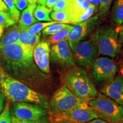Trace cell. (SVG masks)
Masks as SVG:
<instances>
[{
	"label": "cell",
	"mask_w": 123,
	"mask_h": 123,
	"mask_svg": "<svg viewBox=\"0 0 123 123\" xmlns=\"http://www.w3.org/2000/svg\"><path fill=\"white\" fill-rule=\"evenodd\" d=\"M34 49L19 42L0 49V67L10 76L26 85H37L46 75L35 64Z\"/></svg>",
	"instance_id": "cell-1"
},
{
	"label": "cell",
	"mask_w": 123,
	"mask_h": 123,
	"mask_svg": "<svg viewBox=\"0 0 123 123\" xmlns=\"http://www.w3.org/2000/svg\"><path fill=\"white\" fill-rule=\"evenodd\" d=\"M0 90L5 97L13 102L29 103L50 109L49 101L44 95L10 76L1 67Z\"/></svg>",
	"instance_id": "cell-2"
},
{
	"label": "cell",
	"mask_w": 123,
	"mask_h": 123,
	"mask_svg": "<svg viewBox=\"0 0 123 123\" xmlns=\"http://www.w3.org/2000/svg\"><path fill=\"white\" fill-rule=\"evenodd\" d=\"M64 86L78 98L88 101L98 94L96 87L85 70L74 68L68 71L63 77Z\"/></svg>",
	"instance_id": "cell-3"
},
{
	"label": "cell",
	"mask_w": 123,
	"mask_h": 123,
	"mask_svg": "<svg viewBox=\"0 0 123 123\" xmlns=\"http://www.w3.org/2000/svg\"><path fill=\"white\" fill-rule=\"evenodd\" d=\"M90 40L96 44L99 54L113 58L121 50L119 31L110 25H104L97 27L90 35Z\"/></svg>",
	"instance_id": "cell-4"
},
{
	"label": "cell",
	"mask_w": 123,
	"mask_h": 123,
	"mask_svg": "<svg viewBox=\"0 0 123 123\" xmlns=\"http://www.w3.org/2000/svg\"><path fill=\"white\" fill-rule=\"evenodd\" d=\"M88 104L104 120L109 123H123V107L116 101L99 93Z\"/></svg>",
	"instance_id": "cell-5"
},
{
	"label": "cell",
	"mask_w": 123,
	"mask_h": 123,
	"mask_svg": "<svg viewBox=\"0 0 123 123\" xmlns=\"http://www.w3.org/2000/svg\"><path fill=\"white\" fill-rule=\"evenodd\" d=\"M88 105V101L75 96L66 86H63L55 92L50 103V107L54 114Z\"/></svg>",
	"instance_id": "cell-6"
},
{
	"label": "cell",
	"mask_w": 123,
	"mask_h": 123,
	"mask_svg": "<svg viewBox=\"0 0 123 123\" xmlns=\"http://www.w3.org/2000/svg\"><path fill=\"white\" fill-rule=\"evenodd\" d=\"M118 70L113 59L108 57L97 58L92 64V79L96 84L107 83L114 78Z\"/></svg>",
	"instance_id": "cell-7"
},
{
	"label": "cell",
	"mask_w": 123,
	"mask_h": 123,
	"mask_svg": "<svg viewBox=\"0 0 123 123\" xmlns=\"http://www.w3.org/2000/svg\"><path fill=\"white\" fill-rule=\"evenodd\" d=\"M14 116L22 122L31 123L46 116L47 110L37 104L25 102H14L13 104Z\"/></svg>",
	"instance_id": "cell-8"
},
{
	"label": "cell",
	"mask_w": 123,
	"mask_h": 123,
	"mask_svg": "<svg viewBox=\"0 0 123 123\" xmlns=\"http://www.w3.org/2000/svg\"><path fill=\"white\" fill-rule=\"evenodd\" d=\"M70 47L75 62L79 67H86L92 64L99 55L96 44L91 40L81 41Z\"/></svg>",
	"instance_id": "cell-9"
},
{
	"label": "cell",
	"mask_w": 123,
	"mask_h": 123,
	"mask_svg": "<svg viewBox=\"0 0 123 123\" xmlns=\"http://www.w3.org/2000/svg\"><path fill=\"white\" fill-rule=\"evenodd\" d=\"M100 19L99 14H98L84 22L73 26L67 38L70 47L83 41L91 34L100 24Z\"/></svg>",
	"instance_id": "cell-10"
},
{
	"label": "cell",
	"mask_w": 123,
	"mask_h": 123,
	"mask_svg": "<svg viewBox=\"0 0 123 123\" xmlns=\"http://www.w3.org/2000/svg\"><path fill=\"white\" fill-rule=\"evenodd\" d=\"M50 58L53 62L63 68H69L75 65L73 52L66 39L53 44L51 48Z\"/></svg>",
	"instance_id": "cell-11"
},
{
	"label": "cell",
	"mask_w": 123,
	"mask_h": 123,
	"mask_svg": "<svg viewBox=\"0 0 123 123\" xmlns=\"http://www.w3.org/2000/svg\"><path fill=\"white\" fill-rule=\"evenodd\" d=\"M54 115L55 121H69L75 123H85L99 118V114L90 105Z\"/></svg>",
	"instance_id": "cell-12"
},
{
	"label": "cell",
	"mask_w": 123,
	"mask_h": 123,
	"mask_svg": "<svg viewBox=\"0 0 123 123\" xmlns=\"http://www.w3.org/2000/svg\"><path fill=\"white\" fill-rule=\"evenodd\" d=\"M50 44L47 41H40L33 51L34 60L38 68L44 74L50 73Z\"/></svg>",
	"instance_id": "cell-13"
},
{
	"label": "cell",
	"mask_w": 123,
	"mask_h": 123,
	"mask_svg": "<svg viewBox=\"0 0 123 123\" xmlns=\"http://www.w3.org/2000/svg\"><path fill=\"white\" fill-rule=\"evenodd\" d=\"M100 92L123 107V75L108 82L101 88Z\"/></svg>",
	"instance_id": "cell-14"
},
{
	"label": "cell",
	"mask_w": 123,
	"mask_h": 123,
	"mask_svg": "<svg viewBox=\"0 0 123 123\" xmlns=\"http://www.w3.org/2000/svg\"><path fill=\"white\" fill-rule=\"evenodd\" d=\"M21 30L19 25L16 24L10 26L0 39V49L18 42Z\"/></svg>",
	"instance_id": "cell-15"
},
{
	"label": "cell",
	"mask_w": 123,
	"mask_h": 123,
	"mask_svg": "<svg viewBox=\"0 0 123 123\" xmlns=\"http://www.w3.org/2000/svg\"><path fill=\"white\" fill-rule=\"evenodd\" d=\"M37 5H29L28 6L23 10L19 19V27L21 30H27L31 26L37 22V20L34 16V12Z\"/></svg>",
	"instance_id": "cell-16"
},
{
	"label": "cell",
	"mask_w": 123,
	"mask_h": 123,
	"mask_svg": "<svg viewBox=\"0 0 123 123\" xmlns=\"http://www.w3.org/2000/svg\"><path fill=\"white\" fill-rule=\"evenodd\" d=\"M111 9V19L117 26L123 23V0H114Z\"/></svg>",
	"instance_id": "cell-17"
},
{
	"label": "cell",
	"mask_w": 123,
	"mask_h": 123,
	"mask_svg": "<svg viewBox=\"0 0 123 123\" xmlns=\"http://www.w3.org/2000/svg\"><path fill=\"white\" fill-rule=\"evenodd\" d=\"M41 33H39L35 35H30L26 30H21L20 33L18 42L20 43L33 47H35L41 41Z\"/></svg>",
	"instance_id": "cell-18"
},
{
	"label": "cell",
	"mask_w": 123,
	"mask_h": 123,
	"mask_svg": "<svg viewBox=\"0 0 123 123\" xmlns=\"http://www.w3.org/2000/svg\"><path fill=\"white\" fill-rule=\"evenodd\" d=\"M52 10L53 9L49 8L46 5L37 6L34 12V16L37 21L50 22L52 21L50 16Z\"/></svg>",
	"instance_id": "cell-19"
},
{
	"label": "cell",
	"mask_w": 123,
	"mask_h": 123,
	"mask_svg": "<svg viewBox=\"0 0 123 123\" xmlns=\"http://www.w3.org/2000/svg\"><path fill=\"white\" fill-rule=\"evenodd\" d=\"M73 27V26L67 25V26L65 28L60 31L59 33H58L55 35H51L50 37L49 38V39L47 41L50 43V44H54L57 42H59V41H62V40H67L69 33L70 32Z\"/></svg>",
	"instance_id": "cell-20"
},
{
	"label": "cell",
	"mask_w": 123,
	"mask_h": 123,
	"mask_svg": "<svg viewBox=\"0 0 123 123\" xmlns=\"http://www.w3.org/2000/svg\"><path fill=\"white\" fill-rule=\"evenodd\" d=\"M51 19L56 22L62 23H70L72 24L73 19L70 14L66 10L64 11H54L50 14Z\"/></svg>",
	"instance_id": "cell-21"
},
{
	"label": "cell",
	"mask_w": 123,
	"mask_h": 123,
	"mask_svg": "<svg viewBox=\"0 0 123 123\" xmlns=\"http://www.w3.org/2000/svg\"><path fill=\"white\" fill-rule=\"evenodd\" d=\"M98 10H99V7L96 6L95 5L91 4L88 9L80 16H79V17L77 18V19L75 21L74 25L84 22V21L90 19V18L93 17L95 13H97Z\"/></svg>",
	"instance_id": "cell-22"
},
{
	"label": "cell",
	"mask_w": 123,
	"mask_h": 123,
	"mask_svg": "<svg viewBox=\"0 0 123 123\" xmlns=\"http://www.w3.org/2000/svg\"><path fill=\"white\" fill-rule=\"evenodd\" d=\"M8 9L9 14L12 19L17 23L20 18V12L15 6L14 0H2Z\"/></svg>",
	"instance_id": "cell-23"
},
{
	"label": "cell",
	"mask_w": 123,
	"mask_h": 123,
	"mask_svg": "<svg viewBox=\"0 0 123 123\" xmlns=\"http://www.w3.org/2000/svg\"><path fill=\"white\" fill-rule=\"evenodd\" d=\"M56 23H59L56 21H52L49 22H43V23H35L34 25L27 29V32L30 34V35H35L38 34V33H41L42 30H43L46 27L49 26L52 24H56Z\"/></svg>",
	"instance_id": "cell-24"
},
{
	"label": "cell",
	"mask_w": 123,
	"mask_h": 123,
	"mask_svg": "<svg viewBox=\"0 0 123 123\" xmlns=\"http://www.w3.org/2000/svg\"><path fill=\"white\" fill-rule=\"evenodd\" d=\"M67 25L62 23H56L52 24L49 26L46 27L42 30V34L44 36L47 35H53L59 33L60 31L67 26Z\"/></svg>",
	"instance_id": "cell-25"
},
{
	"label": "cell",
	"mask_w": 123,
	"mask_h": 123,
	"mask_svg": "<svg viewBox=\"0 0 123 123\" xmlns=\"http://www.w3.org/2000/svg\"><path fill=\"white\" fill-rule=\"evenodd\" d=\"M114 0H101L99 6V15L100 19L107 16Z\"/></svg>",
	"instance_id": "cell-26"
},
{
	"label": "cell",
	"mask_w": 123,
	"mask_h": 123,
	"mask_svg": "<svg viewBox=\"0 0 123 123\" xmlns=\"http://www.w3.org/2000/svg\"><path fill=\"white\" fill-rule=\"evenodd\" d=\"M16 24L17 23L12 19L9 13L0 11V25L2 26L4 28H7Z\"/></svg>",
	"instance_id": "cell-27"
},
{
	"label": "cell",
	"mask_w": 123,
	"mask_h": 123,
	"mask_svg": "<svg viewBox=\"0 0 123 123\" xmlns=\"http://www.w3.org/2000/svg\"><path fill=\"white\" fill-rule=\"evenodd\" d=\"M12 116L13 115L10 112V105L7 103L0 114V123H10Z\"/></svg>",
	"instance_id": "cell-28"
},
{
	"label": "cell",
	"mask_w": 123,
	"mask_h": 123,
	"mask_svg": "<svg viewBox=\"0 0 123 123\" xmlns=\"http://www.w3.org/2000/svg\"><path fill=\"white\" fill-rule=\"evenodd\" d=\"M68 0H58L56 4L53 8L54 11H64L67 10L69 7Z\"/></svg>",
	"instance_id": "cell-29"
},
{
	"label": "cell",
	"mask_w": 123,
	"mask_h": 123,
	"mask_svg": "<svg viewBox=\"0 0 123 123\" xmlns=\"http://www.w3.org/2000/svg\"><path fill=\"white\" fill-rule=\"evenodd\" d=\"M14 4L19 12L25 10L29 5L27 0H16L14 1Z\"/></svg>",
	"instance_id": "cell-30"
},
{
	"label": "cell",
	"mask_w": 123,
	"mask_h": 123,
	"mask_svg": "<svg viewBox=\"0 0 123 123\" xmlns=\"http://www.w3.org/2000/svg\"><path fill=\"white\" fill-rule=\"evenodd\" d=\"M5 97L4 95L1 92H0V114L2 112L5 107Z\"/></svg>",
	"instance_id": "cell-31"
},
{
	"label": "cell",
	"mask_w": 123,
	"mask_h": 123,
	"mask_svg": "<svg viewBox=\"0 0 123 123\" xmlns=\"http://www.w3.org/2000/svg\"><path fill=\"white\" fill-rule=\"evenodd\" d=\"M58 1V0H47L46 2V6L49 8L53 9Z\"/></svg>",
	"instance_id": "cell-32"
},
{
	"label": "cell",
	"mask_w": 123,
	"mask_h": 123,
	"mask_svg": "<svg viewBox=\"0 0 123 123\" xmlns=\"http://www.w3.org/2000/svg\"><path fill=\"white\" fill-rule=\"evenodd\" d=\"M0 11H4L9 13L7 7L5 4L3 2L2 0H0Z\"/></svg>",
	"instance_id": "cell-33"
},
{
	"label": "cell",
	"mask_w": 123,
	"mask_h": 123,
	"mask_svg": "<svg viewBox=\"0 0 123 123\" xmlns=\"http://www.w3.org/2000/svg\"><path fill=\"white\" fill-rule=\"evenodd\" d=\"M109 123L107 121H106L105 120H104L103 119H100L99 118H98V119H95L92 120L88 121L87 123Z\"/></svg>",
	"instance_id": "cell-34"
},
{
	"label": "cell",
	"mask_w": 123,
	"mask_h": 123,
	"mask_svg": "<svg viewBox=\"0 0 123 123\" xmlns=\"http://www.w3.org/2000/svg\"><path fill=\"white\" fill-rule=\"evenodd\" d=\"M121 26V29L119 30L120 32L119 33V38L120 42L123 43V23Z\"/></svg>",
	"instance_id": "cell-35"
},
{
	"label": "cell",
	"mask_w": 123,
	"mask_h": 123,
	"mask_svg": "<svg viewBox=\"0 0 123 123\" xmlns=\"http://www.w3.org/2000/svg\"><path fill=\"white\" fill-rule=\"evenodd\" d=\"M89 2H90L91 4L95 5L96 6L99 7L100 3L101 0H88Z\"/></svg>",
	"instance_id": "cell-36"
},
{
	"label": "cell",
	"mask_w": 123,
	"mask_h": 123,
	"mask_svg": "<svg viewBox=\"0 0 123 123\" xmlns=\"http://www.w3.org/2000/svg\"><path fill=\"white\" fill-rule=\"evenodd\" d=\"M10 123H22V122L21 121H20L19 120H18L17 118L15 117L14 115H13Z\"/></svg>",
	"instance_id": "cell-37"
},
{
	"label": "cell",
	"mask_w": 123,
	"mask_h": 123,
	"mask_svg": "<svg viewBox=\"0 0 123 123\" xmlns=\"http://www.w3.org/2000/svg\"><path fill=\"white\" fill-rule=\"evenodd\" d=\"M46 1L47 0H37V2L39 3V4H40V5L45 6Z\"/></svg>",
	"instance_id": "cell-38"
},
{
	"label": "cell",
	"mask_w": 123,
	"mask_h": 123,
	"mask_svg": "<svg viewBox=\"0 0 123 123\" xmlns=\"http://www.w3.org/2000/svg\"><path fill=\"white\" fill-rule=\"evenodd\" d=\"M29 5H36L37 0H27Z\"/></svg>",
	"instance_id": "cell-39"
},
{
	"label": "cell",
	"mask_w": 123,
	"mask_h": 123,
	"mask_svg": "<svg viewBox=\"0 0 123 123\" xmlns=\"http://www.w3.org/2000/svg\"><path fill=\"white\" fill-rule=\"evenodd\" d=\"M4 27L0 25V39H1V37H2L3 33H4Z\"/></svg>",
	"instance_id": "cell-40"
},
{
	"label": "cell",
	"mask_w": 123,
	"mask_h": 123,
	"mask_svg": "<svg viewBox=\"0 0 123 123\" xmlns=\"http://www.w3.org/2000/svg\"><path fill=\"white\" fill-rule=\"evenodd\" d=\"M120 73L121 75H123V57L122 59V61H121V63L120 66Z\"/></svg>",
	"instance_id": "cell-41"
},
{
	"label": "cell",
	"mask_w": 123,
	"mask_h": 123,
	"mask_svg": "<svg viewBox=\"0 0 123 123\" xmlns=\"http://www.w3.org/2000/svg\"><path fill=\"white\" fill-rule=\"evenodd\" d=\"M56 123H75L74 122H71V121H55Z\"/></svg>",
	"instance_id": "cell-42"
},
{
	"label": "cell",
	"mask_w": 123,
	"mask_h": 123,
	"mask_svg": "<svg viewBox=\"0 0 123 123\" xmlns=\"http://www.w3.org/2000/svg\"><path fill=\"white\" fill-rule=\"evenodd\" d=\"M56 123V122H52V123Z\"/></svg>",
	"instance_id": "cell-43"
},
{
	"label": "cell",
	"mask_w": 123,
	"mask_h": 123,
	"mask_svg": "<svg viewBox=\"0 0 123 123\" xmlns=\"http://www.w3.org/2000/svg\"><path fill=\"white\" fill-rule=\"evenodd\" d=\"M16 1V0H14V1Z\"/></svg>",
	"instance_id": "cell-44"
}]
</instances>
